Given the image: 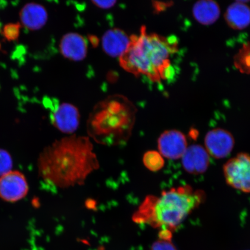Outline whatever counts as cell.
Returning <instances> with one entry per match:
<instances>
[{"mask_svg":"<svg viewBox=\"0 0 250 250\" xmlns=\"http://www.w3.org/2000/svg\"><path fill=\"white\" fill-rule=\"evenodd\" d=\"M188 146L186 136L178 130H166L158 140V152L169 160L181 159Z\"/></svg>","mask_w":250,"mask_h":250,"instance_id":"8","label":"cell"},{"mask_svg":"<svg viewBox=\"0 0 250 250\" xmlns=\"http://www.w3.org/2000/svg\"><path fill=\"white\" fill-rule=\"evenodd\" d=\"M93 4L99 8L103 9H110L113 7L116 4L117 1H93Z\"/></svg>","mask_w":250,"mask_h":250,"instance_id":"21","label":"cell"},{"mask_svg":"<svg viewBox=\"0 0 250 250\" xmlns=\"http://www.w3.org/2000/svg\"><path fill=\"white\" fill-rule=\"evenodd\" d=\"M29 192L26 177L19 171H11L0 177V198L8 202L22 199Z\"/></svg>","mask_w":250,"mask_h":250,"instance_id":"6","label":"cell"},{"mask_svg":"<svg viewBox=\"0 0 250 250\" xmlns=\"http://www.w3.org/2000/svg\"><path fill=\"white\" fill-rule=\"evenodd\" d=\"M236 64L240 70L250 73V45L244 46L236 56Z\"/></svg>","mask_w":250,"mask_h":250,"instance_id":"17","label":"cell"},{"mask_svg":"<svg viewBox=\"0 0 250 250\" xmlns=\"http://www.w3.org/2000/svg\"><path fill=\"white\" fill-rule=\"evenodd\" d=\"M129 42L130 36L123 30L114 28L103 35L102 48L108 56L119 58L126 51Z\"/></svg>","mask_w":250,"mask_h":250,"instance_id":"12","label":"cell"},{"mask_svg":"<svg viewBox=\"0 0 250 250\" xmlns=\"http://www.w3.org/2000/svg\"><path fill=\"white\" fill-rule=\"evenodd\" d=\"M204 142V147L209 155L218 159L229 156L235 144L232 134L221 128L209 131L206 134Z\"/></svg>","mask_w":250,"mask_h":250,"instance_id":"7","label":"cell"},{"mask_svg":"<svg viewBox=\"0 0 250 250\" xmlns=\"http://www.w3.org/2000/svg\"><path fill=\"white\" fill-rule=\"evenodd\" d=\"M181 159L184 170L192 174L204 173L210 162V156L204 146L199 145L188 146Z\"/></svg>","mask_w":250,"mask_h":250,"instance_id":"10","label":"cell"},{"mask_svg":"<svg viewBox=\"0 0 250 250\" xmlns=\"http://www.w3.org/2000/svg\"><path fill=\"white\" fill-rule=\"evenodd\" d=\"M225 18L232 29H245L250 24V8L243 1L234 2L227 8Z\"/></svg>","mask_w":250,"mask_h":250,"instance_id":"14","label":"cell"},{"mask_svg":"<svg viewBox=\"0 0 250 250\" xmlns=\"http://www.w3.org/2000/svg\"><path fill=\"white\" fill-rule=\"evenodd\" d=\"M173 46L165 37L148 33L145 26L130 36L126 51L119 58L121 67L136 77L145 76L154 83L167 77Z\"/></svg>","mask_w":250,"mask_h":250,"instance_id":"4","label":"cell"},{"mask_svg":"<svg viewBox=\"0 0 250 250\" xmlns=\"http://www.w3.org/2000/svg\"><path fill=\"white\" fill-rule=\"evenodd\" d=\"M51 118L56 129L72 135L79 126L80 114L76 106L70 103H62L52 111Z\"/></svg>","mask_w":250,"mask_h":250,"instance_id":"9","label":"cell"},{"mask_svg":"<svg viewBox=\"0 0 250 250\" xmlns=\"http://www.w3.org/2000/svg\"><path fill=\"white\" fill-rule=\"evenodd\" d=\"M20 18L23 26L30 30H37L45 26L48 14L42 5L29 3L24 5L20 12Z\"/></svg>","mask_w":250,"mask_h":250,"instance_id":"13","label":"cell"},{"mask_svg":"<svg viewBox=\"0 0 250 250\" xmlns=\"http://www.w3.org/2000/svg\"><path fill=\"white\" fill-rule=\"evenodd\" d=\"M143 164L149 170L158 171L164 167L165 159L158 151H149L144 155Z\"/></svg>","mask_w":250,"mask_h":250,"instance_id":"16","label":"cell"},{"mask_svg":"<svg viewBox=\"0 0 250 250\" xmlns=\"http://www.w3.org/2000/svg\"><path fill=\"white\" fill-rule=\"evenodd\" d=\"M0 48H1V45H0Z\"/></svg>","mask_w":250,"mask_h":250,"instance_id":"22","label":"cell"},{"mask_svg":"<svg viewBox=\"0 0 250 250\" xmlns=\"http://www.w3.org/2000/svg\"><path fill=\"white\" fill-rule=\"evenodd\" d=\"M137 108L126 96L112 95L94 106L87 121L89 138L102 145H124L135 124Z\"/></svg>","mask_w":250,"mask_h":250,"instance_id":"3","label":"cell"},{"mask_svg":"<svg viewBox=\"0 0 250 250\" xmlns=\"http://www.w3.org/2000/svg\"><path fill=\"white\" fill-rule=\"evenodd\" d=\"M205 199V192L188 186L165 190L158 196L149 195L133 214L137 223L170 230L176 228Z\"/></svg>","mask_w":250,"mask_h":250,"instance_id":"2","label":"cell"},{"mask_svg":"<svg viewBox=\"0 0 250 250\" xmlns=\"http://www.w3.org/2000/svg\"><path fill=\"white\" fill-rule=\"evenodd\" d=\"M99 167L89 137L73 134L55 141L43 149L38 159L40 177L59 188L83 185Z\"/></svg>","mask_w":250,"mask_h":250,"instance_id":"1","label":"cell"},{"mask_svg":"<svg viewBox=\"0 0 250 250\" xmlns=\"http://www.w3.org/2000/svg\"><path fill=\"white\" fill-rule=\"evenodd\" d=\"M21 25L20 23H9L5 25L2 34L9 42L17 40L20 36Z\"/></svg>","mask_w":250,"mask_h":250,"instance_id":"19","label":"cell"},{"mask_svg":"<svg viewBox=\"0 0 250 250\" xmlns=\"http://www.w3.org/2000/svg\"><path fill=\"white\" fill-rule=\"evenodd\" d=\"M192 13L199 23L210 25L217 21L221 11L217 2L212 0H201L193 5Z\"/></svg>","mask_w":250,"mask_h":250,"instance_id":"15","label":"cell"},{"mask_svg":"<svg viewBox=\"0 0 250 250\" xmlns=\"http://www.w3.org/2000/svg\"><path fill=\"white\" fill-rule=\"evenodd\" d=\"M59 48L61 54L70 61H83L87 54L86 40L77 33L65 34L61 40Z\"/></svg>","mask_w":250,"mask_h":250,"instance_id":"11","label":"cell"},{"mask_svg":"<svg viewBox=\"0 0 250 250\" xmlns=\"http://www.w3.org/2000/svg\"><path fill=\"white\" fill-rule=\"evenodd\" d=\"M13 161L9 153L5 149H0V177L12 171Z\"/></svg>","mask_w":250,"mask_h":250,"instance_id":"18","label":"cell"},{"mask_svg":"<svg viewBox=\"0 0 250 250\" xmlns=\"http://www.w3.org/2000/svg\"><path fill=\"white\" fill-rule=\"evenodd\" d=\"M151 250H177V249L170 241L161 239L153 244Z\"/></svg>","mask_w":250,"mask_h":250,"instance_id":"20","label":"cell"},{"mask_svg":"<svg viewBox=\"0 0 250 250\" xmlns=\"http://www.w3.org/2000/svg\"><path fill=\"white\" fill-rule=\"evenodd\" d=\"M223 173L228 186L250 193V155L240 152L224 165Z\"/></svg>","mask_w":250,"mask_h":250,"instance_id":"5","label":"cell"}]
</instances>
